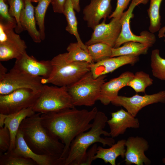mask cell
<instances>
[{
    "label": "cell",
    "instance_id": "cell-43",
    "mask_svg": "<svg viewBox=\"0 0 165 165\" xmlns=\"http://www.w3.org/2000/svg\"><path fill=\"white\" fill-rule=\"evenodd\" d=\"M162 162L165 164V157L162 159Z\"/></svg>",
    "mask_w": 165,
    "mask_h": 165
},
{
    "label": "cell",
    "instance_id": "cell-19",
    "mask_svg": "<svg viewBox=\"0 0 165 165\" xmlns=\"http://www.w3.org/2000/svg\"><path fill=\"white\" fill-rule=\"evenodd\" d=\"M25 7L22 11L20 22L24 30L27 31L33 41L36 43L42 41L39 32L37 29L35 15V7L30 0H24Z\"/></svg>",
    "mask_w": 165,
    "mask_h": 165
},
{
    "label": "cell",
    "instance_id": "cell-28",
    "mask_svg": "<svg viewBox=\"0 0 165 165\" xmlns=\"http://www.w3.org/2000/svg\"><path fill=\"white\" fill-rule=\"evenodd\" d=\"M153 80L147 73L142 71L138 72L127 85L137 93H145L146 88L153 84Z\"/></svg>",
    "mask_w": 165,
    "mask_h": 165
},
{
    "label": "cell",
    "instance_id": "cell-34",
    "mask_svg": "<svg viewBox=\"0 0 165 165\" xmlns=\"http://www.w3.org/2000/svg\"><path fill=\"white\" fill-rule=\"evenodd\" d=\"M0 21L17 26L16 19L12 16L9 12V6L5 0H0Z\"/></svg>",
    "mask_w": 165,
    "mask_h": 165
},
{
    "label": "cell",
    "instance_id": "cell-41",
    "mask_svg": "<svg viewBox=\"0 0 165 165\" xmlns=\"http://www.w3.org/2000/svg\"><path fill=\"white\" fill-rule=\"evenodd\" d=\"M165 34V26L161 28L158 31V37L159 38L163 37Z\"/></svg>",
    "mask_w": 165,
    "mask_h": 165
},
{
    "label": "cell",
    "instance_id": "cell-35",
    "mask_svg": "<svg viewBox=\"0 0 165 165\" xmlns=\"http://www.w3.org/2000/svg\"><path fill=\"white\" fill-rule=\"evenodd\" d=\"M131 0H117L116 6L114 11L108 17L109 19H120L123 14L124 11L127 7Z\"/></svg>",
    "mask_w": 165,
    "mask_h": 165
},
{
    "label": "cell",
    "instance_id": "cell-9",
    "mask_svg": "<svg viewBox=\"0 0 165 165\" xmlns=\"http://www.w3.org/2000/svg\"><path fill=\"white\" fill-rule=\"evenodd\" d=\"M136 6L132 1L127 10L123 13L120 18L121 29L113 48L119 47L129 41L139 42L147 45L150 47L155 43L156 39L154 33L147 31H143L140 33V35L138 36L133 34L131 30L130 21L133 16V11Z\"/></svg>",
    "mask_w": 165,
    "mask_h": 165
},
{
    "label": "cell",
    "instance_id": "cell-18",
    "mask_svg": "<svg viewBox=\"0 0 165 165\" xmlns=\"http://www.w3.org/2000/svg\"><path fill=\"white\" fill-rule=\"evenodd\" d=\"M134 74L129 71L122 73L118 77L105 82L101 87L98 100L105 105L111 103L118 96L119 90L127 85L133 78Z\"/></svg>",
    "mask_w": 165,
    "mask_h": 165
},
{
    "label": "cell",
    "instance_id": "cell-2",
    "mask_svg": "<svg viewBox=\"0 0 165 165\" xmlns=\"http://www.w3.org/2000/svg\"><path fill=\"white\" fill-rule=\"evenodd\" d=\"M41 114L36 112L25 118L19 129L27 144L34 152L38 154L61 159L64 145L52 135L43 126L41 121Z\"/></svg>",
    "mask_w": 165,
    "mask_h": 165
},
{
    "label": "cell",
    "instance_id": "cell-4",
    "mask_svg": "<svg viewBox=\"0 0 165 165\" xmlns=\"http://www.w3.org/2000/svg\"><path fill=\"white\" fill-rule=\"evenodd\" d=\"M65 53L59 54L50 60L52 69L49 77L42 78L43 84L50 83L58 86H69L90 71V63L85 61L68 62Z\"/></svg>",
    "mask_w": 165,
    "mask_h": 165
},
{
    "label": "cell",
    "instance_id": "cell-31",
    "mask_svg": "<svg viewBox=\"0 0 165 165\" xmlns=\"http://www.w3.org/2000/svg\"><path fill=\"white\" fill-rule=\"evenodd\" d=\"M0 165H35L32 160L26 158L7 151L0 155Z\"/></svg>",
    "mask_w": 165,
    "mask_h": 165
},
{
    "label": "cell",
    "instance_id": "cell-24",
    "mask_svg": "<svg viewBox=\"0 0 165 165\" xmlns=\"http://www.w3.org/2000/svg\"><path fill=\"white\" fill-rule=\"evenodd\" d=\"M121 46L112 48L111 57L123 55L139 56L147 53L150 47L139 42L129 41L123 43Z\"/></svg>",
    "mask_w": 165,
    "mask_h": 165
},
{
    "label": "cell",
    "instance_id": "cell-39",
    "mask_svg": "<svg viewBox=\"0 0 165 165\" xmlns=\"http://www.w3.org/2000/svg\"><path fill=\"white\" fill-rule=\"evenodd\" d=\"M7 115L0 113V127L4 126V123Z\"/></svg>",
    "mask_w": 165,
    "mask_h": 165
},
{
    "label": "cell",
    "instance_id": "cell-12",
    "mask_svg": "<svg viewBox=\"0 0 165 165\" xmlns=\"http://www.w3.org/2000/svg\"><path fill=\"white\" fill-rule=\"evenodd\" d=\"M13 68L32 76L44 78L49 77L52 69L50 60H38L26 52L16 59Z\"/></svg>",
    "mask_w": 165,
    "mask_h": 165
},
{
    "label": "cell",
    "instance_id": "cell-14",
    "mask_svg": "<svg viewBox=\"0 0 165 165\" xmlns=\"http://www.w3.org/2000/svg\"><path fill=\"white\" fill-rule=\"evenodd\" d=\"M10 151L20 156L31 159L39 165H63L60 158L45 155H39L34 152L28 146L19 129L16 134L15 147Z\"/></svg>",
    "mask_w": 165,
    "mask_h": 165
},
{
    "label": "cell",
    "instance_id": "cell-42",
    "mask_svg": "<svg viewBox=\"0 0 165 165\" xmlns=\"http://www.w3.org/2000/svg\"><path fill=\"white\" fill-rule=\"evenodd\" d=\"M39 0H30L31 2H38Z\"/></svg>",
    "mask_w": 165,
    "mask_h": 165
},
{
    "label": "cell",
    "instance_id": "cell-20",
    "mask_svg": "<svg viewBox=\"0 0 165 165\" xmlns=\"http://www.w3.org/2000/svg\"><path fill=\"white\" fill-rule=\"evenodd\" d=\"M35 113L32 107H30L7 115L4 126L9 129L11 136L10 145L8 151L12 150L15 148L16 134L22 121Z\"/></svg>",
    "mask_w": 165,
    "mask_h": 165
},
{
    "label": "cell",
    "instance_id": "cell-3",
    "mask_svg": "<svg viewBox=\"0 0 165 165\" xmlns=\"http://www.w3.org/2000/svg\"><path fill=\"white\" fill-rule=\"evenodd\" d=\"M108 120L104 113L98 111L91 128L87 131L79 134L72 141L63 165H82L88 148L96 143H100L104 146L107 145L110 147L115 143V140L112 137H101L102 135L110 136L109 132L104 130Z\"/></svg>",
    "mask_w": 165,
    "mask_h": 165
},
{
    "label": "cell",
    "instance_id": "cell-29",
    "mask_svg": "<svg viewBox=\"0 0 165 165\" xmlns=\"http://www.w3.org/2000/svg\"><path fill=\"white\" fill-rule=\"evenodd\" d=\"M150 59L153 75L161 80L165 81V59L160 56L159 49L152 50Z\"/></svg>",
    "mask_w": 165,
    "mask_h": 165
},
{
    "label": "cell",
    "instance_id": "cell-33",
    "mask_svg": "<svg viewBox=\"0 0 165 165\" xmlns=\"http://www.w3.org/2000/svg\"><path fill=\"white\" fill-rule=\"evenodd\" d=\"M11 143V136L9 131L5 126L0 127V155L9 149Z\"/></svg>",
    "mask_w": 165,
    "mask_h": 165
},
{
    "label": "cell",
    "instance_id": "cell-6",
    "mask_svg": "<svg viewBox=\"0 0 165 165\" xmlns=\"http://www.w3.org/2000/svg\"><path fill=\"white\" fill-rule=\"evenodd\" d=\"M74 107L67 86L44 84L32 108L35 112L43 113Z\"/></svg>",
    "mask_w": 165,
    "mask_h": 165
},
{
    "label": "cell",
    "instance_id": "cell-36",
    "mask_svg": "<svg viewBox=\"0 0 165 165\" xmlns=\"http://www.w3.org/2000/svg\"><path fill=\"white\" fill-rule=\"evenodd\" d=\"M97 146L96 143L87 152L85 160L82 165H90L94 160L93 158L96 154Z\"/></svg>",
    "mask_w": 165,
    "mask_h": 165
},
{
    "label": "cell",
    "instance_id": "cell-16",
    "mask_svg": "<svg viewBox=\"0 0 165 165\" xmlns=\"http://www.w3.org/2000/svg\"><path fill=\"white\" fill-rule=\"evenodd\" d=\"M111 0H90L83 11V19L87 26L93 30L102 19L106 20L111 13Z\"/></svg>",
    "mask_w": 165,
    "mask_h": 165
},
{
    "label": "cell",
    "instance_id": "cell-37",
    "mask_svg": "<svg viewBox=\"0 0 165 165\" xmlns=\"http://www.w3.org/2000/svg\"><path fill=\"white\" fill-rule=\"evenodd\" d=\"M66 0H52L51 4L53 12L63 14Z\"/></svg>",
    "mask_w": 165,
    "mask_h": 165
},
{
    "label": "cell",
    "instance_id": "cell-22",
    "mask_svg": "<svg viewBox=\"0 0 165 165\" xmlns=\"http://www.w3.org/2000/svg\"><path fill=\"white\" fill-rule=\"evenodd\" d=\"M27 46L22 39L0 44V61H6L18 58L26 52Z\"/></svg>",
    "mask_w": 165,
    "mask_h": 165
},
{
    "label": "cell",
    "instance_id": "cell-7",
    "mask_svg": "<svg viewBox=\"0 0 165 165\" xmlns=\"http://www.w3.org/2000/svg\"><path fill=\"white\" fill-rule=\"evenodd\" d=\"M42 78L32 76L12 68L9 72L0 77V94H8L23 88L40 92L44 85Z\"/></svg>",
    "mask_w": 165,
    "mask_h": 165
},
{
    "label": "cell",
    "instance_id": "cell-40",
    "mask_svg": "<svg viewBox=\"0 0 165 165\" xmlns=\"http://www.w3.org/2000/svg\"><path fill=\"white\" fill-rule=\"evenodd\" d=\"M132 1L134 2L137 6L141 4H146L148 3V0H132Z\"/></svg>",
    "mask_w": 165,
    "mask_h": 165
},
{
    "label": "cell",
    "instance_id": "cell-13",
    "mask_svg": "<svg viewBox=\"0 0 165 165\" xmlns=\"http://www.w3.org/2000/svg\"><path fill=\"white\" fill-rule=\"evenodd\" d=\"M125 146L124 161L126 165L151 164V161L145 153L149 148L148 142L145 138L138 136L130 137L126 140Z\"/></svg>",
    "mask_w": 165,
    "mask_h": 165
},
{
    "label": "cell",
    "instance_id": "cell-15",
    "mask_svg": "<svg viewBox=\"0 0 165 165\" xmlns=\"http://www.w3.org/2000/svg\"><path fill=\"white\" fill-rule=\"evenodd\" d=\"M139 60V56L130 55L109 57L91 64L90 72L93 78L96 79L101 76L112 72L125 65L130 64L133 65Z\"/></svg>",
    "mask_w": 165,
    "mask_h": 165
},
{
    "label": "cell",
    "instance_id": "cell-8",
    "mask_svg": "<svg viewBox=\"0 0 165 165\" xmlns=\"http://www.w3.org/2000/svg\"><path fill=\"white\" fill-rule=\"evenodd\" d=\"M40 92L23 88L6 94H0V113L9 115L32 107Z\"/></svg>",
    "mask_w": 165,
    "mask_h": 165
},
{
    "label": "cell",
    "instance_id": "cell-45",
    "mask_svg": "<svg viewBox=\"0 0 165 165\" xmlns=\"http://www.w3.org/2000/svg\"><path fill=\"white\" fill-rule=\"evenodd\" d=\"M5 1L6 2H7V0H5Z\"/></svg>",
    "mask_w": 165,
    "mask_h": 165
},
{
    "label": "cell",
    "instance_id": "cell-1",
    "mask_svg": "<svg viewBox=\"0 0 165 165\" xmlns=\"http://www.w3.org/2000/svg\"><path fill=\"white\" fill-rule=\"evenodd\" d=\"M98 111L96 107L90 111L78 109L74 107L41 114V121L43 126L64 145L60 158L63 165L72 141L79 134L91 128L92 123L90 122L94 119Z\"/></svg>",
    "mask_w": 165,
    "mask_h": 165
},
{
    "label": "cell",
    "instance_id": "cell-44",
    "mask_svg": "<svg viewBox=\"0 0 165 165\" xmlns=\"http://www.w3.org/2000/svg\"><path fill=\"white\" fill-rule=\"evenodd\" d=\"M163 37L164 38V42H165V34H164Z\"/></svg>",
    "mask_w": 165,
    "mask_h": 165
},
{
    "label": "cell",
    "instance_id": "cell-21",
    "mask_svg": "<svg viewBox=\"0 0 165 165\" xmlns=\"http://www.w3.org/2000/svg\"><path fill=\"white\" fill-rule=\"evenodd\" d=\"M126 140L122 139L115 143L109 148H104L101 146L97 147L96 154L93 160L100 159L103 160L105 163H109L112 165H116L117 158L120 156L124 158L126 151Z\"/></svg>",
    "mask_w": 165,
    "mask_h": 165
},
{
    "label": "cell",
    "instance_id": "cell-27",
    "mask_svg": "<svg viewBox=\"0 0 165 165\" xmlns=\"http://www.w3.org/2000/svg\"><path fill=\"white\" fill-rule=\"evenodd\" d=\"M112 48L102 43H97L87 46L88 53L94 63L111 57Z\"/></svg>",
    "mask_w": 165,
    "mask_h": 165
},
{
    "label": "cell",
    "instance_id": "cell-25",
    "mask_svg": "<svg viewBox=\"0 0 165 165\" xmlns=\"http://www.w3.org/2000/svg\"><path fill=\"white\" fill-rule=\"evenodd\" d=\"M65 59L68 62L85 61L94 63L88 50L83 49L77 42L71 43L67 48Z\"/></svg>",
    "mask_w": 165,
    "mask_h": 165
},
{
    "label": "cell",
    "instance_id": "cell-30",
    "mask_svg": "<svg viewBox=\"0 0 165 165\" xmlns=\"http://www.w3.org/2000/svg\"><path fill=\"white\" fill-rule=\"evenodd\" d=\"M52 0H39L37 6L35 7V15L36 24L38 27L41 39L45 38L44 19L46 13Z\"/></svg>",
    "mask_w": 165,
    "mask_h": 165
},
{
    "label": "cell",
    "instance_id": "cell-17",
    "mask_svg": "<svg viewBox=\"0 0 165 165\" xmlns=\"http://www.w3.org/2000/svg\"><path fill=\"white\" fill-rule=\"evenodd\" d=\"M111 114V118L107 123L110 129V136L112 138L123 134L128 128L140 127L138 119L122 108Z\"/></svg>",
    "mask_w": 165,
    "mask_h": 165
},
{
    "label": "cell",
    "instance_id": "cell-26",
    "mask_svg": "<svg viewBox=\"0 0 165 165\" xmlns=\"http://www.w3.org/2000/svg\"><path fill=\"white\" fill-rule=\"evenodd\" d=\"M163 0H150L148 13L150 21L148 29L150 32L154 33L161 28V16L160 9Z\"/></svg>",
    "mask_w": 165,
    "mask_h": 165
},
{
    "label": "cell",
    "instance_id": "cell-32",
    "mask_svg": "<svg viewBox=\"0 0 165 165\" xmlns=\"http://www.w3.org/2000/svg\"><path fill=\"white\" fill-rule=\"evenodd\" d=\"M9 5V12L10 15L14 17L17 22V26L15 29L17 33L24 31L20 22L21 13L25 7L24 0H7Z\"/></svg>",
    "mask_w": 165,
    "mask_h": 165
},
{
    "label": "cell",
    "instance_id": "cell-5",
    "mask_svg": "<svg viewBox=\"0 0 165 165\" xmlns=\"http://www.w3.org/2000/svg\"><path fill=\"white\" fill-rule=\"evenodd\" d=\"M106 75L94 79L90 71L79 80L67 86L74 106H91L98 100Z\"/></svg>",
    "mask_w": 165,
    "mask_h": 165
},
{
    "label": "cell",
    "instance_id": "cell-23",
    "mask_svg": "<svg viewBox=\"0 0 165 165\" xmlns=\"http://www.w3.org/2000/svg\"><path fill=\"white\" fill-rule=\"evenodd\" d=\"M72 0H66L63 13L67 22L65 30L75 37L77 42L83 49L87 50V46L82 42L78 32V22Z\"/></svg>",
    "mask_w": 165,
    "mask_h": 165
},
{
    "label": "cell",
    "instance_id": "cell-11",
    "mask_svg": "<svg viewBox=\"0 0 165 165\" xmlns=\"http://www.w3.org/2000/svg\"><path fill=\"white\" fill-rule=\"evenodd\" d=\"M112 19L108 24L106 23V20L104 19L101 23L95 27L90 39L85 43L86 46L102 43L112 48L114 47L120 34L121 25L120 19Z\"/></svg>",
    "mask_w": 165,
    "mask_h": 165
},
{
    "label": "cell",
    "instance_id": "cell-38",
    "mask_svg": "<svg viewBox=\"0 0 165 165\" xmlns=\"http://www.w3.org/2000/svg\"><path fill=\"white\" fill-rule=\"evenodd\" d=\"M74 10L79 13L80 11V7L79 4V0H72Z\"/></svg>",
    "mask_w": 165,
    "mask_h": 165
},
{
    "label": "cell",
    "instance_id": "cell-10",
    "mask_svg": "<svg viewBox=\"0 0 165 165\" xmlns=\"http://www.w3.org/2000/svg\"><path fill=\"white\" fill-rule=\"evenodd\" d=\"M158 103H165V90L152 94H145L143 96L137 94L131 97L118 95L111 102L115 106L123 107L135 117L144 107Z\"/></svg>",
    "mask_w": 165,
    "mask_h": 165
}]
</instances>
